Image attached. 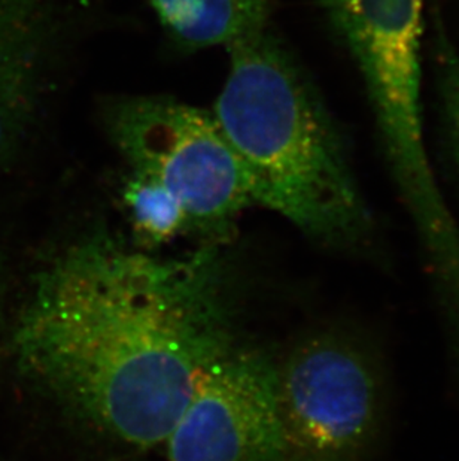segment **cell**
Segmentation results:
<instances>
[{"label": "cell", "instance_id": "obj_7", "mask_svg": "<svg viewBox=\"0 0 459 461\" xmlns=\"http://www.w3.org/2000/svg\"><path fill=\"white\" fill-rule=\"evenodd\" d=\"M57 23L58 0H0V163L35 122Z\"/></svg>", "mask_w": 459, "mask_h": 461}, {"label": "cell", "instance_id": "obj_2", "mask_svg": "<svg viewBox=\"0 0 459 461\" xmlns=\"http://www.w3.org/2000/svg\"><path fill=\"white\" fill-rule=\"evenodd\" d=\"M213 117L247 172L254 205L336 249H361L374 229L333 115L266 27L227 47Z\"/></svg>", "mask_w": 459, "mask_h": 461}, {"label": "cell", "instance_id": "obj_6", "mask_svg": "<svg viewBox=\"0 0 459 461\" xmlns=\"http://www.w3.org/2000/svg\"><path fill=\"white\" fill-rule=\"evenodd\" d=\"M165 444L169 461H288L277 366L230 349L202 376Z\"/></svg>", "mask_w": 459, "mask_h": 461}, {"label": "cell", "instance_id": "obj_5", "mask_svg": "<svg viewBox=\"0 0 459 461\" xmlns=\"http://www.w3.org/2000/svg\"><path fill=\"white\" fill-rule=\"evenodd\" d=\"M288 461H363L381 439L385 378L365 338L325 330L277 367Z\"/></svg>", "mask_w": 459, "mask_h": 461}, {"label": "cell", "instance_id": "obj_1", "mask_svg": "<svg viewBox=\"0 0 459 461\" xmlns=\"http://www.w3.org/2000/svg\"><path fill=\"white\" fill-rule=\"evenodd\" d=\"M14 345L22 374L84 421L138 448L165 444L233 349L217 253L161 260L87 236L40 272Z\"/></svg>", "mask_w": 459, "mask_h": 461}, {"label": "cell", "instance_id": "obj_12", "mask_svg": "<svg viewBox=\"0 0 459 461\" xmlns=\"http://www.w3.org/2000/svg\"><path fill=\"white\" fill-rule=\"evenodd\" d=\"M0 312H2V284H0Z\"/></svg>", "mask_w": 459, "mask_h": 461}, {"label": "cell", "instance_id": "obj_11", "mask_svg": "<svg viewBox=\"0 0 459 461\" xmlns=\"http://www.w3.org/2000/svg\"><path fill=\"white\" fill-rule=\"evenodd\" d=\"M449 311V317H451V326L452 331H454V338H452V344H454V353H455V363L458 366L459 369V297L456 299L454 303H452L451 308L447 309Z\"/></svg>", "mask_w": 459, "mask_h": 461}, {"label": "cell", "instance_id": "obj_10", "mask_svg": "<svg viewBox=\"0 0 459 461\" xmlns=\"http://www.w3.org/2000/svg\"><path fill=\"white\" fill-rule=\"evenodd\" d=\"M442 60V96L451 140L452 157L459 174V54L440 44Z\"/></svg>", "mask_w": 459, "mask_h": 461}, {"label": "cell", "instance_id": "obj_8", "mask_svg": "<svg viewBox=\"0 0 459 461\" xmlns=\"http://www.w3.org/2000/svg\"><path fill=\"white\" fill-rule=\"evenodd\" d=\"M181 49L230 47L265 31L272 0H149Z\"/></svg>", "mask_w": 459, "mask_h": 461}, {"label": "cell", "instance_id": "obj_9", "mask_svg": "<svg viewBox=\"0 0 459 461\" xmlns=\"http://www.w3.org/2000/svg\"><path fill=\"white\" fill-rule=\"evenodd\" d=\"M122 203L138 238L147 247L167 244L188 229L185 209L156 179L131 170L122 185Z\"/></svg>", "mask_w": 459, "mask_h": 461}, {"label": "cell", "instance_id": "obj_3", "mask_svg": "<svg viewBox=\"0 0 459 461\" xmlns=\"http://www.w3.org/2000/svg\"><path fill=\"white\" fill-rule=\"evenodd\" d=\"M424 0H321L333 32L356 63L383 154L429 253L456 249L459 230L425 149L420 104Z\"/></svg>", "mask_w": 459, "mask_h": 461}, {"label": "cell", "instance_id": "obj_4", "mask_svg": "<svg viewBox=\"0 0 459 461\" xmlns=\"http://www.w3.org/2000/svg\"><path fill=\"white\" fill-rule=\"evenodd\" d=\"M102 118L131 170L178 199L188 229L221 240L254 205L247 172L212 113L170 97L124 96L104 104Z\"/></svg>", "mask_w": 459, "mask_h": 461}]
</instances>
